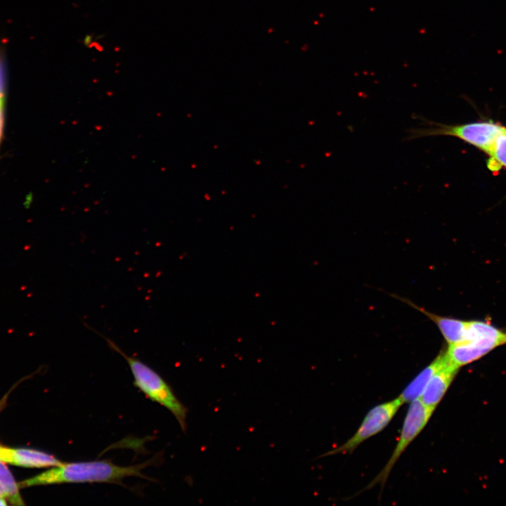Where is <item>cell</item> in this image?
I'll use <instances>...</instances> for the list:
<instances>
[{
  "instance_id": "7a4b0ae2",
  "label": "cell",
  "mask_w": 506,
  "mask_h": 506,
  "mask_svg": "<svg viewBox=\"0 0 506 506\" xmlns=\"http://www.w3.org/2000/svg\"><path fill=\"white\" fill-rule=\"evenodd\" d=\"M89 329L96 332L102 337L109 347L120 354L127 362L134 380V385L148 398L157 403L169 410L178 421L181 429L186 430L188 409L178 399L167 382L153 369L136 357L126 355L110 339L100 334L91 327Z\"/></svg>"
},
{
  "instance_id": "4fadbf2b",
  "label": "cell",
  "mask_w": 506,
  "mask_h": 506,
  "mask_svg": "<svg viewBox=\"0 0 506 506\" xmlns=\"http://www.w3.org/2000/svg\"><path fill=\"white\" fill-rule=\"evenodd\" d=\"M4 45L0 43V141L4 124V108L6 102V63Z\"/></svg>"
},
{
  "instance_id": "ba28073f",
  "label": "cell",
  "mask_w": 506,
  "mask_h": 506,
  "mask_svg": "<svg viewBox=\"0 0 506 506\" xmlns=\"http://www.w3.org/2000/svg\"><path fill=\"white\" fill-rule=\"evenodd\" d=\"M460 368L448 359L447 363L431 378L420 396V401L427 408L435 410L442 400Z\"/></svg>"
},
{
  "instance_id": "5b68a950",
  "label": "cell",
  "mask_w": 506,
  "mask_h": 506,
  "mask_svg": "<svg viewBox=\"0 0 506 506\" xmlns=\"http://www.w3.org/2000/svg\"><path fill=\"white\" fill-rule=\"evenodd\" d=\"M434 410L425 406L420 400L410 403L401 431L398 441L382 470L367 488L380 484L384 486L395 463L410 443L418 436L431 418Z\"/></svg>"
},
{
  "instance_id": "277c9868",
  "label": "cell",
  "mask_w": 506,
  "mask_h": 506,
  "mask_svg": "<svg viewBox=\"0 0 506 506\" xmlns=\"http://www.w3.org/2000/svg\"><path fill=\"white\" fill-rule=\"evenodd\" d=\"M421 126L410 129L406 140L412 141L423 137L449 136L468 143L488 154L498 135L506 130L498 124L491 122H473L449 125L421 119Z\"/></svg>"
},
{
  "instance_id": "9a60e30c",
  "label": "cell",
  "mask_w": 506,
  "mask_h": 506,
  "mask_svg": "<svg viewBox=\"0 0 506 506\" xmlns=\"http://www.w3.org/2000/svg\"><path fill=\"white\" fill-rule=\"evenodd\" d=\"M91 41H92L91 35H86V37L84 39V44L86 46H89L91 44Z\"/></svg>"
},
{
  "instance_id": "30bf717a",
  "label": "cell",
  "mask_w": 506,
  "mask_h": 506,
  "mask_svg": "<svg viewBox=\"0 0 506 506\" xmlns=\"http://www.w3.org/2000/svg\"><path fill=\"white\" fill-rule=\"evenodd\" d=\"M415 309L423 313L438 327L448 344L460 342L464 339L466 320L457 318L439 316L432 313L424 309L408 302Z\"/></svg>"
},
{
  "instance_id": "5bb4252c",
  "label": "cell",
  "mask_w": 506,
  "mask_h": 506,
  "mask_svg": "<svg viewBox=\"0 0 506 506\" xmlns=\"http://www.w3.org/2000/svg\"><path fill=\"white\" fill-rule=\"evenodd\" d=\"M6 494L2 488L1 486L0 485V505H6V501L5 500Z\"/></svg>"
},
{
  "instance_id": "52a82bcc",
  "label": "cell",
  "mask_w": 506,
  "mask_h": 506,
  "mask_svg": "<svg viewBox=\"0 0 506 506\" xmlns=\"http://www.w3.org/2000/svg\"><path fill=\"white\" fill-rule=\"evenodd\" d=\"M0 461L25 467H56L63 462L45 452L25 448H13L0 446Z\"/></svg>"
},
{
  "instance_id": "6da1fadb",
  "label": "cell",
  "mask_w": 506,
  "mask_h": 506,
  "mask_svg": "<svg viewBox=\"0 0 506 506\" xmlns=\"http://www.w3.org/2000/svg\"><path fill=\"white\" fill-rule=\"evenodd\" d=\"M150 463L123 467L108 460L63 462L18 485L22 488L59 484L120 483L129 476L145 477L141 471Z\"/></svg>"
},
{
  "instance_id": "8fae6325",
  "label": "cell",
  "mask_w": 506,
  "mask_h": 506,
  "mask_svg": "<svg viewBox=\"0 0 506 506\" xmlns=\"http://www.w3.org/2000/svg\"><path fill=\"white\" fill-rule=\"evenodd\" d=\"M0 485L5 492L6 499L11 504L24 505L17 483L11 472L1 461H0Z\"/></svg>"
},
{
  "instance_id": "7c38bea8",
  "label": "cell",
  "mask_w": 506,
  "mask_h": 506,
  "mask_svg": "<svg viewBox=\"0 0 506 506\" xmlns=\"http://www.w3.org/2000/svg\"><path fill=\"white\" fill-rule=\"evenodd\" d=\"M488 155L490 170L495 171L506 167V130L497 136Z\"/></svg>"
},
{
  "instance_id": "9c48e42d",
  "label": "cell",
  "mask_w": 506,
  "mask_h": 506,
  "mask_svg": "<svg viewBox=\"0 0 506 506\" xmlns=\"http://www.w3.org/2000/svg\"><path fill=\"white\" fill-rule=\"evenodd\" d=\"M448 362L445 352L440 353L424 368L404 389L398 398L401 403H411L418 399L432 376Z\"/></svg>"
},
{
  "instance_id": "8992f818",
  "label": "cell",
  "mask_w": 506,
  "mask_h": 506,
  "mask_svg": "<svg viewBox=\"0 0 506 506\" xmlns=\"http://www.w3.org/2000/svg\"><path fill=\"white\" fill-rule=\"evenodd\" d=\"M402 405L398 397L375 406L368 413L358 430L349 439L339 447L330 450L324 456L351 453L363 441L382 431Z\"/></svg>"
},
{
  "instance_id": "3957f363",
  "label": "cell",
  "mask_w": 506,
  "mask_h": 506,
  "mask_svg": "<svg viewBox=\"0 0 506 506\" xmlns=\"http://www.w3.org/2000/svg\"><path fill=\"white\" fill-rule=\"evenodd\" d=\"M505 344L506 332L488 322L467 320L465 340L448 344L444 352L449 361L460 368Z\"/></svg>"
}]
</instances>
